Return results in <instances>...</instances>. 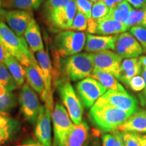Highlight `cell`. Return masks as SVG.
Here are the masks:
<instances>
[{"mask_svg":"<svg viewBox=\"0 0 146 146\" xmlns=\"http://www.w3.org/2000/svg\"><path fill=\"white\" fill-rule=\"evenodd\" d=\"M0 40L8 53L25 67L36 61L25 38L16 35L3 22H0Z\"/></svg>","mask_w":146,"mask_h":146,"instance_id":"1","label":"cell"},{"mask_svg":"<svg viewBox=\"0 0 146 146\" xmlns=\"http://www.w3.org/2000/svg\"><path fill=\"white\" fill-rule=\"evenodd\" d=\"M89 115L93 123L100 130L108 133L118 129L132 114L116 108L95 103L91 108Z\"/></svg>","mask_w":146,"mask_h":146,"instance_id":"2","label":"cell"},{"mask_svg":"<svg viewBox=\"0 0 146 146\" xmlns=\"http://www.w3.org/2000/svg\"><path fill=\"white\" fill-rule=\"evenodd\" d=\"M94 68L92 54L78 53L64 60V70L72 81L83 80L91 76Z\"/></svg>","mask_w":146,"mask_h":146,"instance_id":"3","label":"cell"},{"mask_svg":"<svg viewBox=\"0 0 146 146\" xmlns=\"http://www.w3.org/2000/svg\"><path fill=\"white\" fill-rule=\"evenodd\" d=\"M87 35L83 32L64 31L55 36V45L59 53L64 56L78 54L83 50Z\"/></svg>","mask_w":146,"mask_h":146,"instance_id":"4","label":"cell"},{"mask_svg":"<svg viewBox=\"0 0 146 146\" xmlns=\"http://www.w3.org/2000/svg\"><path fill=\"white\" fill-rule=\"evenodd\" d=\"M55 141L58 146H64L74 124L65 108L57 103L52 113Z\"/></svg>","mask_w":146,"mask_h":146,"instance_id":"5","label":"cell"},{"mask_svg":"<svg viewBox=\"0 0 146 146\" xmlns=\"http://www.w3.org/2000/svg\"><path fill=\"white\" fill-rule=\"evenodd\" d=\"M96 103L116 108L133 114L138 110L137 101L127 91L109 89Z\"/></svg>","mask_w":146,"mask_h":146,"instance_id":"6","label":"cell"},{"mask_svg":"<svg viewBox=\"0 0 146 146\" xmlns=\"http://www.w3.org/2000/svg\"><path fill=\"white\" fill-rule=\"evenodd\" d=\"M59 93L72 121L75 125L81 124L83 118V106L72 85L69 82L62 83L59 87Z\"/></svg>","mask_w":146,"mask_h":146,"instance_id":"7","label":"cell"},{"mask_svg":"<svg viewBox=\"0 0 146 146\" xmlns=\"http://www.w3.org/2000/svg\"><path fill=\"white\" fill-rule=\"evenodd\" d=\"M19 102L21 112L25 119L31 124L36 123L41 106L35 92L28 83L22 87L20 92Z\"/></svg>","mask_w":146,"mask_h":146,"instance_id":"8","label":"cell"},{"mask_svg":"<svg viewBox=\"0 0 146 146\" xmlns=\"http://www.w3.org/2000/svg\"><path fill=\"white\" fill-rule=\"evenodd\" d=\"M76 89L82 103L86 108L92 107L107 91L106 87L92 77H87L80 81L76 85Z\"/></svg>","mask_w":146,"mask_h":146,"instance_id":"9","label":"cell"},{"mask_svg":"<svg viewBox=\"0 0 146 146\" xmlns=\"http://www.w3.org/2000/svg\"><path fill=\"white\" fill-rule=\"evenodd\" d=\"M93 62L94 69L109 72L118 79L120 75V64L123 58L110 50L93 53Z\"/></svg>","mask_w":146,"mask_h":146,"instance_id":"10","label":"cell"},{"mask_svg":"<svg viewBox=\"0 0 146 146\" xmlns=\"http://www.w3.org/2000/svg\"><path fill=\"white\" fill-rule=\"evenodd\" d=\"M36 60L41 68L42 77L44 82V91L42 94V100L45 102V106L48 108L51 113L53 110V96L52 91V64L50 56L44 50L39 51L36 54Z\"/></svg>","mask_w":146,"mask_h":146,"instance_id":"11","label":"cell"},{"mask_svg":"<svg viewBox=\"0 0 146 146\" xmlns=\"http://www.w3.org/2000/svg\"><path fill=\"white\" fill-rule=\"evenodd\" d=\"M129 29L124 23L115 21L107 16L98 21H88L87 31L91 34L111 35L123 33Z\"/></svg>","mask_w":146,"mask_h":146,"instance_id":"12","label":"cell"},{"mask_svg":"<svg viewBox=\"0 0 146 146\" xmlns=\"http://www.w3.org/2000/svg\"><path fill=\"white\" fill-rule=\"evenodd\" d=\"M115 50L123 58H137L144 53L137 39L130 32L118 35Z\"/></svg>","mask_w":146,"mask_h":146,"instance_id":"13","label":"cell"},{"mask_svg":"<svg viewBox=\"0 0 146 146\" xmlns=\"http://www.w3.org/2000/svg\"><path fill=\"white\" fill-rule=\"evenodd\" d=\"M33 18V14L28 10H10L5 14L4 20L11 30L20 37H23L27 27Z\"/></svg>","mask_w":146,"mask_h":146,"instance_id":"14","label":"cell"},{"mask_svg":"<svg viewBox=\"0 0 146 146\" xmlns=\"http://www.w3.org/2000/svg\"><path fill=\"white\" fill-rule=\"evenodd\" d=\"M51 112L46 106H41L36 122L35 135L40 143L45 146L52 145V126Z\"/></svg>","mask_w":146,"mask_h":146,"instance_id":"15","label":"cell"},{"mask_svg":"<svg viewBox=\"0 0 146 146\" xmlns=\"http://www.w3.org/2000/svg\"><path fill=\"white\" fill-rule=\"evenodd\" d=\"M74 0H70L66 6L57 10L47 16V19L52 26L61 29H69L76 13Z\"/></svg>","mask_w":146,"mask_h":146,"instance_id":"16","label":"cell"},{"mask_svg":"<svg viewBox=\"0 0 146 146\" xmlns=\"http://www.w3.org/2000/svg\"><path fill=\"white\" fill-rule=\"evenodd\" d=\"M118 35H94L87 34L85 50L96 53L104 50H115Z\"/></svg>","mask_w":146,"mask_h":146,"instance_id":"17","label":"cell"},{"mask_svg":"<svg viewBox=\"0 0 146 146\" xmlns=\"http://www.w3.org/2000/svg\"><path fill=\"white\" fill-rule=\"evenodd\" d=\"M118 130L146 133V110H140L137 111L118 127Z\"/></svg>","mask_w":146,"mask_h":146,"instance_id":"18","label":"cell"},{"mask_svg":"<svg viewBox=\"0 0 146 146\" xmlns=\"http://www.w3.org/2000/svg\"><path fill=\"white\" fill-rule=\"evenodd\" d=\"M25 39L29 49L33 53L44 50V45L42 40L41 31L39 25L34 18L31 21L26 31L24 34Z\"/></svg>","mask_w":146,"mask_h":146,"instance_id":"19","label":"cell"},{"mask_svg":"<svg viewBox=\"0 0 146 146\" xmlns=\"http://www.w3.org/2000/svg\"><path fill=\"white\" fill-rule=\"evenodd\" d=\"M27 83L35 91L42 96L44 91V82L42 77L41 68L37 60L29 66H25Z\"/></svg>","mask_w":146,"mask_h":146,"instance_id":"20","label":"cell"},{"mask_svg":"<svg viewBox=\"0 0 146 146\" xmlns=\"http://www.w3.org/2000/svg\"><path fill=\"white\" fill-rule=\"evenodd\" d=\"M18 129V123L5 114H0V146L13 137Z\"/></svg>","mask_w":146,"mask_h":146,"instance_id":"21","label":"cell"},{"mask_svg":"<svg viewBox=\"0 0 146 146\" xmlns=\"http://www.w3.org/2000/svg\"><path fill=\"white\" fill-rule=\"evenodd\" d=\"M91 77L95 78L107 89L126 91L123 85L118 81L117 78L110 73L105 71L94 69L91 74Z\"/></svg>","mask_w":146,"mask_h":146,"instance_id":"22","label":"cell"},{"mask_svg":"<svg viewBox=\"0 0 146 146\" xmlns=\"http://www.w3.org/2000/svg\"><path fill=\"white\" fill-rule=\"evenodd\" d=\"M4 64L16 81L18 87H21L25 83V78L26 77L25 69L22 66L19 61L9 53L5 56Z\"/></svg>","mask_w":146,"mask_h":146,"instance_id":"23","label":"cell"},{"mask_svg":"<svg viewBox=\"0 0 146 146\" xmlns=\"http://www.w3.org/2000/svg\"><path fill=\"white\" fill-rule=\"evenodd\" d=\"M88 130V126L85 122L79 125L74 124L64 146H83L87 139Z\"/></svg>","mask_w":146,"mask_h":146,"instance_id":"24","label":"cell"},{"mask_svg":"<svg viewBox=\"0 0 146 146\" xmlns=\"http://www.w3.org/2000/svg\"><path fill=\"white\" fill-rule=\"evenodd\" d=\"M133 10V7L130 3L126 0H124L116 6L110 8V12L106 16L115 21L125 23L129 17V14Z\"/></svg>","mask_w":146,"mask_h":146,"instance_id":"25","label":"cell"},{"mask_svg":"<svg viewBox=\"0 0 146 146\" xmlns=\"http://www.w3.org/2000/svg\"><path fill=\"white\" fill-rule=\"evenodd\" d=\"M0 85L8 91L15 90L18 85L5 64L0 63Z\"/></svg>","mask_w":146,"mask_h":146,"instance_id":"26","label":"cell"},{"mask_svg":"<svg viewBox=\"0 0 146 146\" xmlns=\"http://www.w3.org/2000/svg\"><path fill=\"white\" fill-rule=\"evenodd\" d=\"M16 106V96L11 91H7L4 95L0 97V114L8 113Z\"/></svg>","mask_w":146,"mask_h":146,"instance_id":"27","label":"cell"},{"mask_svg":"<svg viewBox=\"0 0 146 146\" xmlns=\"http://www.w3.org/2000/svg\"><path fill=\"white\" fill-rule=\"evenodd\" d=\"M102 145L103 146H125L123 143L122 133L119 130H116L109 132L104 135L102 137Z\"/></svg>","mask_w":146,"mask_h":146,"instance_id":"28","label":"cell"},{"mask_svg":"<svg viewBox=\"0 0 146 146\" xmlns=\"http://www.w3.org/2000/svg\"><path fill=\"white\" fill-rule=\"evenodd\" d=\"M110 12V8L104 2L103 0H100L93 5L91 10V16L89 21H98L105 18ZM89 21V20H88Z\"/></svg>","mask_w":146,"mask_h":146,"instance_id":"29","label":"cell"},{"mask_svg":"<svg viewBox=\"0 0 146 146\" xmlns=\"http://www.w3.org/2000/svg\"><path fill=\"white\" fill-rule=\"evenodd\" d=\"M45 0H11V4L18 10H33L38 9Z\"/></svg>","mask_w":146,"mask_h":146,"instance_id":"30","label":"cell"},{"mask_svg":"<svg viewBox=\"0 0 146 146\" xmlns=\"http://www.w3.org/2000/svg\"><path fill=\"white\" fill-rule=\"evenodd\" d=\"M87 27H88V19L83 13L78 10H76V15L69 29H72L74 31L81 32L86 31Z\"/></svg>","mask_w":146,"mask_h":146,"instance_id":"31","label":"cell"},{"mask_svg":"<svg viewBox=\"0 0 146 146\" xmlns=\"http://www.w3.org/2000/svg\"><path fill=\"white\" fill-rule=\"evenodd\" d=\"M141 66L142 64L140 62L137 65H136L135 66L133 67V68L129 69V70L123 71V72H120L118 80L123 82L127 86H129V83L131 80V78L137 75H139L141 74V72H142Z\"/></svg>","mask_w":146,"mask_h":146,"instance_id":"32","label":"cell"},{"mask_svg":"<svg viewBox=\"0 0 146 146\" xmlns=\"http://www.w3.org/2000/svg\"><path fill=\"white\" fill-rule=\"evenodd\" d=\"M70 0H47L44 5V13L45 17L53 12L66 6Z\"/></svg>","mask_w":146,"mask_h":146,"instance_id":"33","label":"cell"},{"mask_svg":"<svg viewBox=\"0 0 146 146\" xmlns=\"http://www.w3.org/2000/svg\"><path fill=\"white\" fill-rule=\"evenodd\" d=\"M144 16V9L142 8L139 10H133L129 14V17L125 24L130 29L134 26H139Z\"/></svg>","mask_w":146,"mask_h":146,"instance_id":"34","label":"cell"},{"mask_svg":"<svg viewBox=\"0 0 146 146\" xmlns=\"http://www.w3.org/2000/svg\"><path fill=\"white\" fill-rule=\"evenodd\" d=\"M130 33L137 39L143 52L146 53V29L141 26H134L130 28Z\"/></svg>","mask_w":146,"mask_h":146,"instance_id":"35","label":"cell"},{"mask_svg":"<svg viewBox=\"0 0 146 146\" xmlns=\"http://www.w3.org/2000/svg\"><path fill=\"white\" fill-rule=\"evenodd\" d=\"M77 10L83 13L89 20L91 16L93 3L89 0H74Z\"/></svg>","mask_w":146,"mask_h":146,"instance_id":"36","label":"cell"},{"mask_svg":"<svg viewBox=\"0 0 146 146\" xmlns=\"http://www.w3.org/2000/svg\"><path fill=\"white\" fill-rule=\"evenodd\" d=\"M121 133L125 146H141L137 137L136 133L123 131Z\"/></svg>","mask_w":146,"mask_h":146,"instance_id":"37","label":"cell"},{"mask_svg":"<svg viewBox=\"0 0 146 146\" xmlns=\"http://www.w3.org/2000/svg\"><path fill=\"white\" fill-rule=\"evenodd\" d=\"M129 87L134 91H141L145 89V83L143 76L137 75L131 78L129 83Z\"/></svg>","mask_w":146,"mask_h":146,"instance_id":"38","label":"cell"},{"mask_svg":"<svg viewBox=\"0 0 146 146\" xmlns=\"http://www.w3.org/2000/svg\"><path fill=\"white\" fill-rule=\"evenodd\" d=\"M131 6L136 9H141L146 5V0H126Z\"/></svg>","mask_w":146,"mask_h":146,"instance_id":"39","label":"cell"},{"mask_svg":"<svg viewBox=\"0 0 146 146\" xmlns=\"http://www.w3.org/2000/svg\"><path fill=\"white\" fill-rule=\"evenodd\" d=\"M7 54H8V52L5 50L2 42L0 40V63L4 64V60Z\"/></svg>","mask_w":146,"mask_h":146,"instance_id":"40","label":"cell"},{"mask_svg":"<svg viewBox=\"0 0 146 146\" xmlns=\"http://www.w3.org/2000/svg\"><path fill=\"white\" fill-rule=\"evenodd\" d=\"M5 0H0V22H2L4 20L5 14L7 10L4 9Z\"/></svg>","mask_w":146,"mask_h":146,"instance_id":"41","label":"cell"},{"mask_svg":"<svg viewBox=\"0 0 146 146\" xmlns=\"http://www.w3.org/2000/svg\"><path fill=\"white\" fill-rule=\"evenodd\" d=\"M105 4L110 8H112L113 7L116 6V5L124 1V0H103Z\"/></svg>","mask_w":146,"mask_h":146,"instance_id":"42","label":"cell"},{"mask_svg":"<svg viewBox=\"0 0 146 146\" xmlns=\"http://www.w3.org/2000/svg\"><path fill=\"white\" fill-rule=\"evenodd\" d=\"M136 135L141 146H146V134H139L136 133Z\"/></svg>","mask_w":146,"mask_h":146,"instance_id":"43","label":"cell"},{"mask_svg":"<svg viewBox=\"0 0 146 146\" xmlns=\"http://www.w3.org/2000/svg\"><path fill=\"white\" fill-rule=\"evenodd\" d=\"M17 146H45L44 145H43L40 142H36V141H27L25 142V143L20 144Z\"/></svg>","mask_w":146,"mask_h":146,"instance_id":"44","label":"cell"},{"mask_svg":"<svg viewBox=\"0 0 146 146\" xmlns=\"http://www.w3.org/2000/svg\"><path fill=\"white\" fill-rule=\"evenodd\" d=\"M143 8L144 9V16H143V20H142L141 24L139 25V26H141L142 27H143V28L146 29V5L144 7H143Z\"/></svg>","mask_w":146,"mask_h":146,"instance_id":"45","label":"cell"},{"mask_svg":"<svg viewBox=\"0 0 146 146\" xmlns=\"http://www.w3.org/2000/svg\"><path fill=\"white\" fill-rule=\"evenodd\" d=\"M142 76H143L144 81H145V92L146 94V66H142Z\"/></svg>","mask_w":146,"mask_h":146,"instance_id":"46","label":"cell"},{"mask_svg":"<svg viewBox=\"0 0 146 146\" xmlns=\"http://www.w3.org/2000/svg\"><path fill=\"white\" fill-rule=\"evenodd\" d=\"M140 62H141L142 66H146V56H143L139 57Z\"/></svg>","mask_w":146,"mask_h":146,"instance_id":"47","label":"cell"},{"mask_svg":"<svg viewBox=\"0 0 146 146\" xmlns=\"http://www.w3.org/2000/svg\"><path fill=\"white\" fill-rule=\"evenodd\" d=\"M7 91H7L6 89H5L4 87L2 86V85H0V97L2 96L3 95H4L5 93L7 92Z\"/></svg>","mask_w":146,"mask_h":146,"instance_id":"48","label":"cell"},{"mask_svg":"<svg viewBox=\"0 0 146 146\" xmlns=\"http://www.w3.org/2000/svg\"><path fill=\"white\" fill-rule=\"evenodd\" d=\"M89 1H91V2H97V1H100V0H89Z\"/></svg>","mask_w":146,"mask_h":146,"instance_id":"49","label":"cell"}]
</instances>
